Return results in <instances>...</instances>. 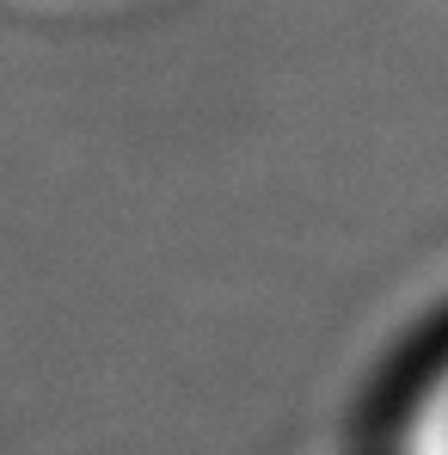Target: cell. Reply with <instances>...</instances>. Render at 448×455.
Here are the masks:
<instances>
[{
	"label": "cell",
	"mask_w": 448,
	"mask_h": 455,
	"mask_svg": "<svg viewBox=\"0 0 448 455\" xmlns=\"http://www.w3.org/2000/svg\"><path fill=\"white\" fill-rule=\"evenodd\" d=\"M399 455H448V363H436L430 381L418 387L399 425Z\"/></svg>",
	"instance_id": "cell-1"
}]
</instances>
